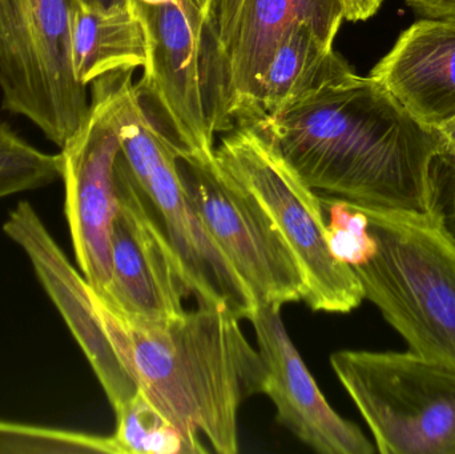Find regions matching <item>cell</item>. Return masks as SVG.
<instances>
[{"label":"cell","mask_w":455,"mask_h":454,"mask_svg":"<svg viewBox=\"0 0 455 454\" xmlns=\"http://www.w3.org/2000/svg\"><path fill=\"white\" fill-rule=\"evenodd\" d=\"M254 127L321 200L429 213L433 131L350 71Z\"/></svg>","instance_id":"cell-1"},{"label":"cell","mask_w":455,"mask_h":454,"mask_svg":"<svg viewBox=\"0 0 455 454\" xmlns=\"http://www.w3.org/2000/svg\"><path fill=\"white\" fill-rule=\"evenodd\" d=\"M101 322L138 391L184 434L238 452L241 404L264 392V362L227 306H199L163 323L124 319L95 293Z\"/></svg>","instance_id":"cell-2"},{"label":"cell","mask_w":455,"mask_h":454,"mask_svg":"<svg viewBox=\"0 0 455 454\" xmlns=\"http://www.w3.org/2000/svg\"><path fill=\"white\" fill-rule=\"evenodd\" d=\"M377 252L355 267L363 298L425 359L455 367V244L429 213L360 210Z\"/></svg>","instance_id":"cell-3"},{"label":"cell","mask_w":455,"mask_h":454,"mask_svg":"<svg viewBox=\"0 0 455 454\" xmlns=\"http://www.w3.org/2000/svg\"><path fill=\"white\" fill-rule=\"evenodd\" d=\"M215 148L219 164L267 211L296 260L309 308L349 314L363 303L355 269L331 255L320 197L251 124L235 125Z\"/></svg>","instance_id":"cell-4"},{"label":"cell","mask_w":455,"mask_h":454,"mask_svg":"<svg viewBox=\"0 0 455 454\" xmlns=\"http://www.w3.org/2000/svg\"><path fill=\"white\" fill-rule=\"evenodd\" d=\"M331 365L382 454H455V367L413 352L339 351Z\"/></svg>","instance_id":"cell-5"},{"label":"cell","mask_w":455,"mask_h":454,"mask_svg":"<svg viewBox=\"0 0 455 454\" xmlns=\"http://www.w3.org/2000/svg\"><path fill=\"white\" fill-rule=\"evenodd\" d=\"M123 72L119 93L120 152L175 248L199 306L227 304L241 320L257 304L197 213L179 170V156L144 111Z\"/></svg>","instance_id":"cell-6"},{"label":"cell","mask_w":455,"mask_h":454,"mask_svg":"<svg viewBox=\"0 0 455 454\" xmlns=\"http://www.w3.org/2000/svg\"><path fill=\"white\" fill-rule=\"evenodd\" d=\"M75 0H0V91L5 111L63 148L87 119V87L72 67Z\"/></svg>","instance_id":"cell-7"},{"label":"cell","mask_w":455,"mask_h":454,"mask_svg":"<svg viewBox=\"0 0 455 454\" xmlns=\"http://www.w3.org/2000/svg\"><path fill=\"white\" fill-rule=\"evenodd\" d=\"M143 24L147 63L135 92L179 159L215 155L203 93L207 10L197 0H128Z\"/></svg>","instance_id":"cell-8"},{"label":"cell","mask_w":455,"mask_h":454,"mask_svg":"<svg viewBox=\"0 0 455 454\" xmlns=\"http://www.w3.org/2000/svg\"><path fill=\"white\" fill-rule=\"evenodd\" d=\"M184 187L205 228L257 306L304 299L296 260L259 200L219 164L215 155L179 159Z\"/></svg>","instance_id":"cell-9"},{"label":"cell","mask_w":455,"mask_h":454,"mask_svg":"<svg viewBox=\"0 0 455 454\" xmlns=\"http://www.w3.org/2000/svg\"><path fill=\"white\" fill-rule=\"evenodd\" d=\"M123 72L99 77L79 132L60 148L66 215L77 264L91 290L103 296L111 280L112 224L119 207V93Z\"/></svg>","instance_id":"cell-10"},{"label":"cell","mask_w":455,"mask_h":454,"mask_svg":"<svg viewBox=\"0 0 455 454\" xmlns=\"http://www.w3.org/2000/svg\"><path fill=\"white\" fill-rule=\"evenodd\" d=\"M115 172L119 207L112 224L111 280L98 298L131 322L163 323L181 316L192 290L180 258L122 152Z\"/></svg>","instance_id":"cell-11"},{"label":"cell","mask_w":455,"mask_h":454,"mask_svg":"<svg viewBox=\"0 0 455 454\" xmlns=\"http://www.w3.org/2000/svg\"><path fill=\"white\" fill-rule=\"evenodd\" d=\"M344 19L341 0H243L232 36L204 87L212 132L251 123L259 83L291 29L307 24L334 43Z\"/></svg>","instance_id":"cell-12"},{"label":"cell","mask_w":455,"mask_h":454,"mask_svg":"<svg viewBox=\"0 0 455 454\" xmlns=\"http://www.w3.org/2000/svg\"><path fill=\"white\" fill-rule=\"evenodd\" d=\"M3 229L28 256L45 292L66 320L116 410L138 392V386L107 335L95 292L71 266L29 203H19Z\"/></svg>","instance_id":"cell-13"},{"label":"cell","mask_w":455,"mask_h":454,"mask_svg":"<svg viewBox=\"0 0 455 454\" xmlns=\"http://www.w3.org/2000/svg\"><path fill=\"white\" fill-rule=\"evenodd\" d=\"M281 307L257 306L248 317L267 378L264 392L278 423L321 454H371L376 448L355 424L326 402L281 319Z\"/></svg>","instance_id":"cell-14"},{"label":"cell","mask_w":455,"mask_h":454,"mask_svg":"<svg viewBox=\"0 0 455 454\" xmlns=\"http://www.w3.org/2000/svg\"><path fill=\"white\" fill-rule=\"evenodd\" d=\"M371 76L430 131L455 117V19L417 21Z\"/></svg>","instance_id":"cell-15"},{"label":"cell","mask_w":455,"mask_h":454,"mask_svg":"<svg viewBox=\"0 0 455 454\" xmlns=\"http://www.w3.org/2000/svg\"><path fill=\"white\" fill-rule=\"evenodd\" d=\"M353 71L333 42L307 24L288 32L275 48L262 76L251 123L277 115L336 77Z\"/></svg>","instance_id":"cell-16"},{"label":"cell","mask_w":455,"mask_h":454,"mask_svg":"<svg viewBox=\"0 0 455 454\" xmlns=\"http://www.w3.org/2000/svg\"><path fill=\"white\" fill-rule=\"evenodd\" d=\"M71 55L75 77L84 87L114 72L144 68L146 32L130 3L98 8L75 0Z\"/></svg>","instance_id":"cell-17"},{"label":"cell","mask_w":455,"mask_h":454,"mask_svg":"<svg viewBox=\"0 0 455 454\" xmlns=\"http://www.w3.org/2000/svg\"><path fill=\"white\" fill-rule=\"evenodd\" d=\"M114 439L120 454H204L202 440L187 436L141 392L115 410Z\"/></svg>","instance_id":"cell-18"},{"label":"cell","mask_w":455,"mask_h":454,"mask_svg":"<svg viewBox=\"0 0 455 454\" xmlns=\"http://www.w3.org/2000/svg\"><path fill=\"white\" fill-rule=\"evenodd\" d=\"M61 179L60 155L40 151L0 122V199Z\"/></svg>","instance_id":"cell-19"},{"label":"cell","mask_w":455,"mask_h":454,"mask_svg":"<svg viewBox=\"0 0 455 454\" xmlns=\"http://www.w3.org/2000/svg\"><path fill=\"white\" fill-rule=\"evenodd\" d=\"M120 454L112 437L0 420V454Z\"/></svg>","instance_id":"cell-20"},{"label":"cell","mask_w":455,"mask_h":454,"mask_svg":"<svg viewBox=\"0 0 455 454\" xmlns=\"http://www.w3.org/2000/svg\"><path fill=\"white\" fill-rule=\"evenodd\" d=\"M328 210L326 237L331 255L347 266H363L377 252V242L369 231V219L363 211L341 200H321Z\"/></svg>","instance_id":"cell-21"},{"label":"cell","mask_w":455,"mask_h":454,"mask_svg":"<svg viewBox=\"0 0 455 454\" xmlns=\"http://www.w3.org/2000/svg\"><path fill=\"white\" fill-rule=\"evenodd\" d=\"M243 3V0H212L211 2L207 26H205L204 47H203V85L207 84L223 56Z\"/></svg>","instance_id":"cell-22"},{"label":"cell","mask_w":455,"mask_h":454,"mask_svg":"<svg viewBox=\"0 0 455 454\" xmlns=\"http://www.w3.org/2000/svg\"><path fill=\"white\" fill-rule=\"evenodd\" d=\"M429 215L455 244V156L437 154L430 164Z\"/></svg>","instance_id":"cell-23"},{"label":"cell","mask_w":455,"mask_h":454,"mask_svg":"<svg viewBox=\"0 0 455 454\" xmlns=\"http://www.w3.org/2000/svg\"><path fill=\"white\" fill-rule=\"evenodd\" d=\"M425 18L455 19V0H405Z\"/></svg>","instance_id":"cell-24"},{"label":"cell","mask_w":455,"mask_h":454,"mask_svg":"<svg viewBox=\"0 0 455 454\" xmlns=\"http://www.w3.org/2000/svg\"><path fill=\"white\" fill-rule=\"evenodd\" d=\"M384 0H341L347 20L360 21L371 18Z\"/></svg>","instance_id":"cell-25"},{"label":"cell","mask_w":455,"mask_h":454,"mask_svg":"<svg viewBox=\"0 0 455 454\" xmlns=\"http://www.w3.org/2000/svg\"><path fill=\"white\" fill-rule=\"evenodd\" d=\"M437 141L438 154L455 156V117L438 130L433 131Z\"/></svg>","instance_id":"cell-26"},{"label":"cell","mask_w":455,"mask_h":454,"mask_svg":"<svg viewBox=\"0 0 455 454\" xmlns=\"http://www.w3.org/2000/svg\"><path fill=\"white\" fill-rule=\"evenodd\" d=\"M90 5L98 8H112L117 7V5L125 4L128 0H84Z\"/></svg>","instance_id":"cell-27"},{"label":"cell","mask_w":455,"mask_h":454,"mask_svg":"<svg viewBox=\"0 0 455 454\" xmlns=\"http://www.w3.org/2000/svg\"><path fill=\"white\" fill-rule=\"evenodd\" d=\"M197 2H199L200 4L203 5V7H205L208 15V10H210L211 2H212V0H197Z\"/></svg>","instance_id":"cell-28"}]
</instances>
